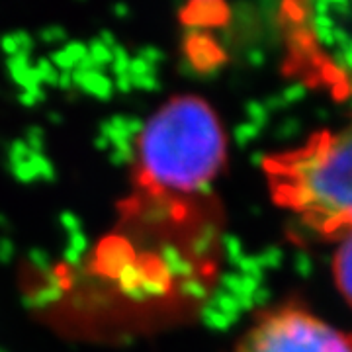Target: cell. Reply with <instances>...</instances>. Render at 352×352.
I'll return each mask as SVG.
<instances>
[{
  "label": "cell",
  "mask_w": 352,
  "mask_h": 352,
  "mask_svg": "<svg viewBox=\"0 0 352 352\" xmlns=\"http://www.w3.org/2000/svg\"><path fill=\"white\" fill-rule=\"evenodd\" d=\"M235 352H352V333L298 307L263 314Z\"/></svg>",
  "instance_id": "3957f363"
},
{
  "label": "cell",
  "mask_w": 352,
  "mask_h": 352,
  "mask_svg": "<svg viewBox=\"0 0 352 352\" xmlns=\"http://www.w3.org/2000/svg\"><path fill=\"white\" fill-rule=\"evenodd\" d=\"M226 133L208 102L175 96L143 126L135 147L139 188L157 198L208 188L226 163Z\"/></svg>",
  "instance_id": "6da1fadb"
},
{
  "label": "cell",
  "mask_w": 352,
  "mask_h": 352,
  "mask_svg": "<svg viewBox=\"0 0 352 352\" xmlns=\"http://www.w3.org/2000/svg\"><path fill=\"white\" fill-rule=\"evenodd\" d=\"M264 175L274 201L303 226L335 239L352 233V96L339 126L268 157Z\"/></svg>",
  "instance_id": "7a4b0ae2"
},
{
  "label": "cell",
  "mask_w": 352,
  "mask_h": 352,
  "mask_svg": "<svg viewBox=\"0 0 352 352\" xmlns=\"http://www.w3.org/2000/svg\"><path fill=\"white\" fill-rule=\"evenodd\" d=\"M335 276L340 292L352 302V233L339 239V251L335 254Z\"/></svg>",
  "instance_id": "277c9868"
}]
</instances>
